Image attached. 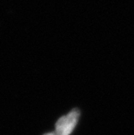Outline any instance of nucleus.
Masks as SVG:
<instances>
[{
  "label": "nucleus",
  "mask_w": 134,
  "mask_h": 135,
  "mask_svg": "<svg viewBox=\"0 0 134 135\" xmlns=\"http://www.w3.org/2000/svg\"><path fill=\"white\" fill-rule=\"evenodd\" d=\"M79 118V111L74 109L66 115L61 117L56 123V135H70L76 126Z\"/></svg>",
  "instance_id": "f257e3e1"
},
{
  "label": "nucleus",
  "mask_w": 134,
  "mask_h": 135,
  "mask_svg": "<svg viewBox=\"0 0 134 135\" xmlns=\"http://www.w3.org/2000/svg\"><path fill=\"white\" fill-rule=\"evenodd\" d=\"M44 135H56V133H48L44 134Z\"/></svg>",
  "instance_id": "f03ea898"
}]
</instances>
